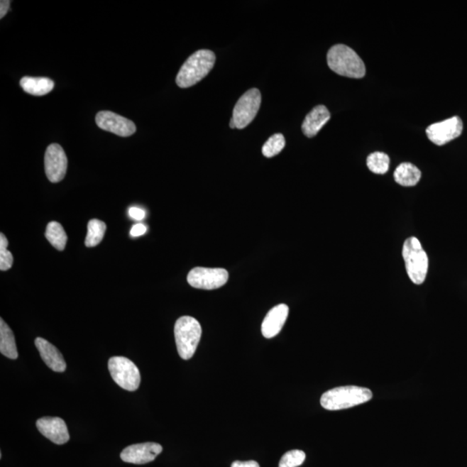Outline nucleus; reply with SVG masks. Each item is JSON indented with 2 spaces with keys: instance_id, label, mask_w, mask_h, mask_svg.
<instances>
[{
  "instance_id": "obj_1",
  "label": "nucleus",
  "mask_w": 467,
  "mask_h": 467,
  "mask_svg": "<svg viewBox=\"0 0 467 467\" xmlns=\"http://www.w3.org/2000/svg\"><path fill=\"white\" fill-rule=\"evenodd\" d=\"M373 394L367 388L342 386L324 392L320 405L324 410L336 411L350 409L369 402Z\"/></svg>"
},
{
  "instance_id": "obj_2",
  "label": "nucleus",
  "mask_w": 467,
  "mask_h": 467,
  "mask_svg": "<svg viewBox=\"0 0 467 467\" xmlns=\"http://www.w3.org/2000/svg\"><path fill=\"white\" fill-rule=\"evenodd\" d=\"M216 55L211 50H200L193 53L181 67L176 83L181 89H187L203 80L213 69Z\"/></svg>"
},
{
  "instance_id": "obj_3",
  "label": "nucleus",
  "mask_w": 467,
  "mask_h": 467,
  "mask_svg": "<svg viewBox=\"0 0 467 467\" xmlns=\"http://www.w3.org/2000/svg\"><path fill=\"white\" fill-rule=\"evenodd\" d=\"M327 63L329 68L339 76L356 79L366 76V65L362 59L346 45L331 47L328 51Z\"/></svg>"
},
{
  "instance_id": "obj_4",
  "label": "nucleus",
  "mask_w": 467,
  "mask_h": 467,
  "mask_svg": "<svg viewBox=\"0 0 467 467\" xmlns=\"http://www.w3.org/2000/svg\"><path fill=\"white\" fill-rule=\"evenodd\" d=\"M177 352L184 360L191 359L197 351L202 336L201 324L189 316L181 317L174 327Z\"/></svg>"
},
{
  "instance_id": "obj_5",
  "label": "nucleus",
  "mask_w": 467,
  "mask_h": 467,
  "mask_svg": "<svg viewBox=\"0 0 467 467\" xmlns=\"http://www.w3.org/2000/svg\"><path fill=\"white\" fill-rule=\"evenodd\" d=\"M402 256L411 282L421 285L429 271V257L417 237H410L403 244Z\"/></svg>"
},
{
  "instance_id": "obj_6",
  "label": "nucleus",
  "mask_w": 467,
  "mask_h": 467,
  "mask_svg": "<svg viewBox=\"0 0 467 467\" xmlns=\"http://www.w3.org/2000/svg\"><path fill=\"white\" fill-rule=\"evenodd\" d=\"M109 370L111 377L117 385L128 391H136L141 385V373L136 363L124 357L109 359Z\"/></svg>"
},
{
  "instance_id": "obj_7",
  "label": "nucleus",
  "mask_w": 467,
  "mask_h": 467,
  "mask_svg": "<svg viewBox=\"0 0 467 467\" xmlns=\"http://www.w3.org/2000/svg\"><path fill=\"white\" fill-rule=\"evenodd\" d=\"M261 94L258 89H252L243 94L233 111L232 121L236 128L243 129L251 123L260 109Z\"/></svg>"
},
{
  "instance_id": "obj_8",
  "label": "nucleus",
  "mask_w": 467,
  "mask_h": 467,
  "mask_svg": "<svg viewBox=\"0 0 467 467\" xmlns=\"http://www.w3.org/2000/svg\"><path fill=\"white\" fill-rule=\"evenodd\" d=\"M229 280V273L224 268L197 267L189 273L187 282L192 287L204 290H213L224 286Z\"/></svg>"
},
{
  "instance_id": "obj_9",
  "label": "nucleus",
  "mask_w": 467,
  "mask_h": 467,
  "mask_svg": "<svg viewBox=\"0 0 467 467\" xmlns=\"http://www.w3.org/2000/svg\"><path fill=\"white\" fill-rule=\"evenodd\" d=\"M463 131L461 119L454 116L447 120L430 125L427 128V138L434 144L443 145L460 137Z\"/></svg>"
},
{
  "instance_id": "obj_10",
  "label": "nucleus",
  "mask_w": 467,
  "mask_h": 467,
  "mask_svg": "<svg viewBox=\"0 0 467 467\" xmlns=\"http://www.w3.org/2000/svg\"><path fill=\"white\" fill-rule=\"evenodd\" d=\"M68 167V158L65 150L58 144H51L45 155V173L51 183H58L65 179Z\"/></svg>"
},
{
  "instance_id": "obj_11",
  "label": "nucleus",
  "mask_w": 467,
  "mask_h": 467,
  "mask_svg": "<svg viewBox=\"0 0 467 467\" xmlns=\"http://www.w3.org/2000/svg\"><path fill=\"white\" fill-rule=\"evenodd\" d=\"M96 122L101 129L121 137H129L136 132V126L132 121L110 111L99 112Z\"/></svg>"
},
{
  "instance_id": "obj_12",
  "label": "nucleus",
  "mask_w": 467,
  "mask_h": 467,
  "mask_svg": "<svg viewBox=\"0 0 467 467\" xmlns=\"http://www.w3.org/2000/svg\"><path fill=\"white\" fill-rule=\"evenodd\" d=\"M162 451L163 447L158 443H140L126 447L121 454V458L131 464L144 465L155 460Z\"/></svg>"
},
{
  "instance_id": "obj_13",
  "label": "nucleus",
  "mask_w": 467,
  "mask_h": 467,
  "mask_svg": "<svg viewBox=\"0 0 467 467\" xmlns=\"http://www.w3.org/2000/svg\"><path fill=\"white\" fill-rule=\"evenodd\" d=\"M37 427L43 436L57 445H63L70 440L66 423L59 417H43L38 419Z\"/></svg>"
},
{
  "instance_id": "obj_14",
  "label": "nucleus",
  "mask_w": 467,
  "mask_h": 467,
  "mask_svg": "<svg viewBox=\"0 0 467 467\" xmlns=\"http://www.w3.org/2000/svg\"><path fill=\"white\" fill-rule=\"evenodd\" d=\"M289 314V308L287 304H280L272 308L263 322L261 332L266 339H272L280 334L282 331Z\"/></svg>"
},
{
  "instance_id": "obj_15",
  "label": "nucleus",
  "mask_w": 467,
  "mask_h": 467,
  "mask_svg": "<svg viewBox=\"0 0 467 467\" xmlns=\"http://www.w3.org/2000/svg\"><path fill=\"white\" fill-rule=\"evenodd\" d=\"M35 347L40 353L43 361L50 369L55 372L65 371L67 366L60 351L53 344L45 339L38 338L35 340Z\"/></svg>"
},
{
  "instance_id": "obj_16",
  "label": "nucleus",
  "mask_w": 467,
  "mask_h": 467,
  "mask_svg": "<svg viewBox=\"0 0 467 467\" xmlns=\"http://www.w3.org/2000/svg\"><path fill=\"white\" fill-rule=\"evenodd\" d=\"M330 119L331 114L326 106L323 105L315 106L303 121L302 131L304 136L308 138L314 137Z\"/></svg>"
},
{
  "instance_id": "obj_17",
  "label": "nucleus",
  "mask_w": 467,
  "mask_h": 467,
  "mask_svg": "<svg viewBox=\"0 0 467 467\" xmlns=\"http://www.w3.org/2000/svg\"><path fill=\"white\" fill-rule=\"evenodd\" d=\"M21 86L31 96L43 97L53 90L55 83L46 77H25L21 80Z\"/></svg>"
},
{
  "instance_id": "obj_18",
  "label": "nucleus",
  "mask_w": 467,
  "mask_h": 467,
  "mask_svg": "<svg viewBox=\"0 0 467 467\" xmlns=\"http://www.w3.org/2000/svg\"><path fill=\"white\" fill-rule=\"evenodd\" d=\"M421 177V171L417 166L411 163H402L398 165L394 172L395 182L406 187L417 185Z\"/></svg>"
},
{
  "instance_id": "obj_19",
  "label": "nucleus",
  "mask_w": 467,
  "mask_h": 467,
  "mask_svg": "<svg viewBox=\"0 0 467 467\" xmlns=\"http://www.w3.org/2000/svg\"><path fill=\"white\" fill-rule=\"evenodd\" d=\"M0 352L8 358L18 357L13 332L3 319H0Z\"/></svg>"
},
{
  "instance_id": "obj_20",
  "label": "nucleus",
  "mask_w": 467,
  "mask_h": 467,
  "mask_svg": "<svg viewBox=\"0 0 467 467\" xmlns=\"http://www.w3.org/2000/svg\"><path fill=\"white\" fill-rule=\"evenodd\" d=\"M45 236L49 243L57 251H62L65 248L68 237L62 225L57 221H51L47 225Z\"/></svg>"
},
{
  "instance_id": "obj_21",
  "label": "nucleus",
  "mask_w": 467,
  "mask_h": 467,
  "mask_svg": "<svg viewBox=\"0 0 467 467\" xmlns=\"http://www.w3.org/2000/svg\"><path fill=\"white\" fill-rule=\"evenodd\" d=\"M106 226L104 221L92 219L89 221L88 234L85 239L87 247L93 248L97 246L104 239Z\"/></svg>"
},
{
  "instance_id": "obj_22",
  "label": "nucleus",
  "mask_w": 467,
  "mask_h": 467,
  "mask_svg": "<svg viewBox=\"0 0 467 467\" xmlns=\"http://www.w3.org/2000/svg\"><path fill=\"white\" fill-rule=\"evenodd\" d=\"M367 166L370 171L375 174H385L389 171L390 158L387 154L375 152L367 158Z\"/></svg>"
},
{
  "instance_id": "obj_23",
  "label": "nucleus",
  "mask_w": 467,
  "mask_h": 467,
  "mask_svg": "<svg viewBox=\"0 0 467 467\" xmlns=\"http://www.w3.org/2000/svg\"><path fill=\"white\" fill-rule=\"evenodd\" d=\"M286 145V141L282 133H276L268 138L263 148V153L265 157L272 158L276 156L282 151Z\"/></svg>"
},
{
  "instance_id": "obj_24",
  "label": "nucleus",
  "mask_w": 467,
  "mask_h": 467,
  "mask_svg": "<svg viewBox=\"0 0 467 467\" xmlns=\"http://www.w3.org/2000/svg\"><path fill=\"white\" fill-rule=\"evenodd\" d=\"M306 461V454L302 450H291L280 458L279 467H298Z\"/></svg>"
},
{
  "instance_id": "obj_25",
  "label": "nucleus",
  "mask_w": 467,
  "mask_h": 467,
  "mask_svg": "<svg viewBox=\"0 0 467 467\" xmlns=\"http://www.w3.org/2000/svg\"><path fill=\"white\" fill-rule=\"evenodd\" d=\"M8 240L3 233L0 234V269L1 271L9 270L13 267V256L8 251Z\"/></svg>"
},
{
  "instance_id": "obj_26",
  "label": "nucleus",
  "mask_w": 467,
  "mask_h": 467,
  "mask_svg": "<svg viewBox=\"0 0 467 467\" xmlns=\"http://www.w3.org/2000/svg\"><path fill=\"white\" fill-rule=\"evenodd\" d=\"M128 214L131 219L138 221L144 219L145 216V212L143 209L138 207H131Z\"/></svg>"
},
{
  "instance_id": "obj_27",
  "label": "nucleus",
  "mask_w": 467,
  "mask_h": 467,
  "mask_svg": "<svg viewBox=\"0 0 467 467\" xmlns=\"http://www.w3.org/2000/svg\"><path fill=\"white\" fill-rule=\"evenodd\" d=\"M146 231H148V228L144 224H138L133 225L130 234L133 237H138L145 235Z\"/></svg>"
},
{
  "instance_id": "obj_28",
  "label": "nucleus",
  "mask_w": 467,
  "mask_h": 467,
  "mask_svg": "<svg viewBox=\"0 0 467 467\" xmlns=\"http://www.w3.org/2000/svg\"><path fill=\"white\" fill-rule=\"evenodd\" d=\"M231 467H260V466L256 461H248L233 462Z\"/></svg>"
},
{
  "instance_id": "obj_29",
  "label": "nucleus",
  "mask_w": 467,
  "mask_h": 467,
  "mask_svg": "<svg viewBox=\"0 0 467 467\" xmlns=\"http://www.w3.org/2000/svg\"><path fill=\"white\" fill-rule=\"evenodd\" d=\"M10 1L8 0H2L0 2V18H3L7 13V11H9L10 8Z\"/></svg>"
}]
</instances>
